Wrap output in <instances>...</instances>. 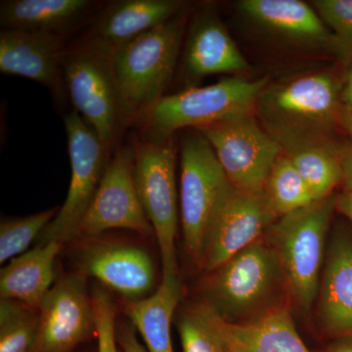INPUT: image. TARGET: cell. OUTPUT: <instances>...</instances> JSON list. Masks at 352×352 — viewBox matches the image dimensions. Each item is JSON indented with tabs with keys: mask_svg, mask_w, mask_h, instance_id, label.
<instances>
[{
	"mask_svg": "<svg viewBox=\"0 0 352 352\" xmlns=\"http://www.w3.org/2000/svg\"><path fill=\"white\" fill-rule=\"evenodd\" d=\"M186 7L164 24L129 41L110 56L129 126L138 124L163 98L177 68L186 32Z\"/></svg>",
	"mask_w": 352,
	"mask_h": 352,
	"instance_id": "cell-1",
	"label": "cell"
},
{
	"mask_svg": "<svg viewBox=\"0 0 352 352\" xmlns=\"http://www.w3.org/2000/svg\"><path fill=\"white\" fill-rule=\"evenodd\" d=\"M266 85L265 78H230L166 95L138 122L141 136L152 142H164L182 129H199L250 115Z\"/></svg>",
	"mask_w": 352,
	"mask_h": 352,
	"instance_id": "cell-2",
	"label": "cell"
},
{
	"mask_svg": "<svg viewBox=\"0 0 352 352\" xmlns=\"http://www.w3.org/2000/svg\"><path fill=\"white\" fill-rule=\"evenodd\" d=\"M338 196L331 195L292 214L270 227V245L296 305L307 312L318 295L326 236Z\"/></svg>",
	"mask_w": 352,
	"mask_h": 352,
	"instance_id": "cell-3",
	"label": "cell"
},
{
	"mask_svg": "<svg viewBox=\"0 0 352 352\" xmlns=\"http://www.w3.org/2000/svg\"><path fill=\"white\" fill-rule=\"evenodd\" d=\"M134 182L161 252L163 278L179 276L175 239L178 226L175 150L173 139L152 142L142 136L131 139Z\"/></svg>",
	"mask_w": 352,
	"mask_h": 352,
	"instance_id": "cell-4",
	"label": "cell"
},
{
	"mask_svg": "<svg viewBox=\"0 0 352 352\" xmlns=\"http://www.w3.org/2000/svg\"><path fill=\"white\" fill-rule=\"evenodd\" d=\"M63 71L67 92L76 112L113 154L129 124L110 58L72 44L64 55Z\"/></svg>",
	"mask_w": 352,
	"mask_h": 352,
	"instance_id": "cell-5",
	"label": "cell"
},
{
	"mask_svg": "<svg viewBox=\"0 0 352 352\" xmlns=\"http://www.w3.org/2000/svg\"><path fill=\"white\" fill-rule=\"evenodd\" d=\"M281 275L275 252L259 239L210 273L207 302L223 320L244 323L270 300Z\"/></svg>",
	"mask_w": 352,
	"mask_h": 352,
	"instance_id": "cell-6",
	"label": "cell"
},
{
	"mask_svg": "<svg viewBox=\"0 0 352 352\" xmlns=\"http://www.w3.org/2000/svg\"><path fill=\"white\" fill-rule=\"evenodd\" d=\"M180 168L183 239L189 256L201 265L208 224L229 180L212 145L197 129L182 139Z\"/></svg>",
	"mask_w": 352,
	"mask_h": 352,
	"instance_id": "cell-7",
	"label": "cell"
},
{
	"mask_svg": "<svg viewBox=\"0 0 352 352\" xmlns=\"http://www.w3.org/2000/svg\"><path fill=\"white\" fill-rule=\"evenodd\" d=\"M64 124L71 162V182L63 206L39 236L38 245L53 241L64 245L76 239L78 226L113 155L75 110L65 116Z\"/></svg>",
	"mask_w": 352,
	"mask_h": 352,
	"instance_id": "cell-8",
	"label": "cell"
},
{
	"mask_svg": "<svg viewBox=\"0 0 352 352\" xmlns=\"http://www.w3.org/2000/svg\"><path fill=\"white\" fill-rule=\"evenodd\" d=\"M212 145L229 182L248 192L263 191L281 145L251 115L197 129Z\"/></svg>",
	"mask_w": 352,
	"mask_h": 352,
	"instance_id": "cell-9",
	"label": "cell"
},
{
	"mask_svg": "<svg viewBox=\"0 0 352 352\" xmlns=\"http://www.w3.org/2000/svg\"><path fill=\"white\" fill-rule=\"evenodd\" d=\"M276 219L264 190L244 191L229 182L208 224L201 267L214 272L248 245L261 239L263 231Z\"/></svg>",
	"mask_w": 352,
	"mask_h": 352,
	"instance_id": "cell-10",
	"label": "cell"
},
{
	"mask_svg": "<svg viewBox=\"0 0 352 352\" xmlns=\"http://www.w3.org/2000/svg\"><path fill=\"white\" fill-rule=\"evenodd\" d=\"M112 229H126L144 237L154 234L136 190L131 144L120 145L113 153L94 200L78 226L76 239L97 237Z\"/></svg>",
	"mask_w": 352,
	"mask_h": 352,
	"instance_id": "cell-11",
	"label": "cell"
},
{
	"mask_svg": "<svg viewBox=\"0 0 352 352\" xmlns=\"http://www.w3.org/2000/svg\"><path fill=\"white\" fill-rule=\"evenodd\" d=\"M38 330L34 352H71L96 333L91 296L85 278L58 280L38 307Z\"/></svg>",
	"mask_w": 352,
	"mask_h": 352,
	"instance_id": "cell-12",
	"label": "cell"
},
{
	"mask_svg": "<svg viewBox=\"0 0 352 352\" xmlns=\"http://www.w3.org/2000/svg\"><path fill=\"white\" fill-rule=\"evenodd\" d=\"M263 115L285 135L319 129L333 120L340 98L337 83L327 74L296 78L261 95Z\"/></svg>",
	"mask_w": 352,
	"mask_h": 352,
	"instance_id": "cell-13",
	"label": "cell"
},
{
	"mask_svg": "<svg viewBox=\"0 0 352 352\" xmlns=\"http://www.w3.org/2000/svg\"><path fill=\"white\" fill-rule=\"evenodd\" d=\"M85 240L78 252V264L83 274L94 277L106 288L136 300L150 296L156 282L151 256L136 245L101 240Z\"/></svg>",
	"mask_w": 352,
	"mask_h": 352,
	"instance_id": "cell-14",
	"label": "cell"
},
{
	"mask_svg": "<svg viewBox=\"0 0 352 352\" xmlns=\"http://www.w3.org/2000/svg\"><path fill=\"white\" fill-rule=\"evenodd\" d=\"M187 4L180 0H116L100 7L75 45L110 58L116 50L164 24Z\"/></svg>",
	"mask_w": 352,
	"mask_h": 352,
	"instance_id": "cell-15",
	"label": "cell"
},
{
	"mask_svg": "<svg viewBox=\"0 0 352 352\" xmlns=\"http://www.w3.org/2000/svg\"><path fill=\"white\" fill-rule=\"evenodd\" d=\"M66 43L59 34L1 30L0 72L39 83L64 105L69 99L63 71Z\"/></svg>",
	"mask_w": 352,
	"mask_h": 352,
	"instance_id": "cell-16",
	"label": "cell"
},
{
	"mask_svg": "<svg viewBox=\"0 0 352 352\" xmlns=\"http://www.w3.org/2000/svg\"><path fill=\"white\" fill-rule=\"evenodd\" d=\"M183 73L190 82L249 68L247 60L212 9L198 11L189 25Z\"/></svg>",
	"mask_w": 352,
	"mask_h": 352,
	"instance_id": "cell-17",
	"label": "cell"
},
{
	"mask_svg": "<svg viewBox=\"0 0 352 352\" xmlns=\"http://www.w3.org/2000/svg\"><path fill=\"white\" fill-rule=\"evenodd\" d=\"M101 4L92 0H4L0 2L1 30L48 32L68 38L87 25Z\"/></svg>",
	"mask_w": 352,
	"mask_h": 352,
	"instance_id": "cell-18",
	"label": "cell"
},
{
	"mask_svg": "<svg viewBox=\"0 0 352 352\" xmlns=\"http://www.w3.org/2000/svg\"><path fill=\"white\" fill-rule=\"evenodd\" d=\"M318 318L326 332L352 336V235L333 237L319 286Z\"/></svg>",
	"mask_w": 352,
	"mask_h": 352,
	"instance_id": "cell-19",
	"label": "cell"
},
{
	"mask_svg": "<svg viewBox=\"0 0 352 352\" xmlns=\"http://www.w3.org/2000/svg\"><path fill=\"white\" fill-rule=\"evenodd\" d=\"M242 12L271 32L300 43L329 46L332 34L319 14L300 0H243Z\"/></svg>",
	"mask_w": 352,
	"mask_h": 352,
	"instance_id": "cell-20",
	"label": "cell"
},
{
	"mask_svg": "<svg viewBox=\"0 0 352 352\" xmlns=\"http://www.w3.org/2000/svg\"><path fill=\"white\" fill-rule=\"evenodd\" d=\"M62 247L63 244L53 241L11 259L0 272L1 300H16L38 310L53 286L55 258Z\"/></svg>",
	"mask_w": 352,
	"mask_h": 352,
	"instance_id": "cell-21",
	"label": "cell"
},
{
	"mask_svg": "<svg viewBox=\"0 0 352 352\" xmlns=\"http://www.w3.org/2000/svg\"><path fill=\"white\" fill-rule=\"evenodd\" d=\"M182 296L179 276L162 277L154 294L124 303V314L142 337L148 352H173L171 324Z\"/></svg>",
	"mask_w": 352,
	"mask_h": 352,
	"instance_id": "cell-22",
	"label": "cell"
},
{
	"mask_svg": "<svg viewBox=\"0 0 352 352\" xmlns=\"http://www.w3.org/2000/svg\"><path fill=\"white\" fill-rule=\"evenodd\" d=\"M229 342L248 352H311L296 330L291 311L276 307L244 323L226 321Z\"/></svg>",
	"mask_w": 352,
	"mask_h": 352,
	"instance_id": "cell-23",
	"label": "cell"
},
{
	"mask_svg": "<svg viewBox=\"0 0 352 352\" xmlns=\"http://www.w3.org/2000/svg\"><path fill=\"white\" fill-rule=\"evenodd\" d=\"M177 327L182 352H229L230 349L226 320L207 300L183 309Z\"/></svg>",
	"mask_w": 352,
	"mask_h": 352,
	"instance_id": "cell-24",
	"label": "cell"
},
{
	"mask_svg": "<svg viewBox=\"0 0 352 352\" xmlns=\"http://www.w3.org/2000/svg\"><path fill=\"white\" fill-rule=\"evenodd\" d=\"M289 159L311 192L315 201L333 195L342 179V164L337 155L318 144H300L294 148Z\"/></svg>",
	"mask_w": 352,
	"mask_h": 352,
	"instance_id": "cell-25",
	"label": "cell"
},
{
	"mask_svg": "<svg viewBox=\"0 0 352 352\" xmlns=\"http://www.w3.org/2000/svg\"><path fill=\"white\" fill-rule=\"evenodd\" d=\"M277 217L292 214L315 201L311 192L289 157H280L264 187Z\"/></svg>",
	"mask_w": 352,
	"mask_h": 352,
	"instance_id": "cell-26",
	"label": "cell"
},
{
	"mask_svg": "<svg viewBox=\"0 0 352 352\" xmlns=\"http://www.w3.org/2000/svg\"><path fill=\"white\" fill-rule=\"evenodd\" d=\"M38 311L16 300L0 302V352H34Z\"/></svg>",
	"mask_w": 352,
	"mask_h": 352,
	"instance_id": "cell-27",
	"label": "cell"
},
{
	"mask_svg": "<svg viewBox=\"0 0 352 352\" xmlns=\"http://www.w3.org/2000/svg\"><path fill=\"white\" fill-rule=\"evenodd\" d=\"M58 208H50L38 214L22 219L6 220L0 226V263L17 258L32 241L39 238L44 229L54 219Z\"/></svg>",
	"mask_w": 352,
	"mask_h": 352,
	"instance_id": "cell-28",
	"label": "cell"
},
{
	"mask_svg": "<svg viewBox=\"0 0 352 352\" xmlns=\"http://www.w3.org/2000/svg\"><path fill=\"white\" fill-rule=\"evenodd\" d=\"M314 9L332 34L328 48L352 64V0H316Z\"/></svg>",
	"mask_w": 352,
	"mask_h": 352,
	"instance_id": "cell-29",
	"label": "cell"
},
{
	"mask_svg": "<svg viewBox=\"0 0 352 352\" xmlns=\"http://www.w3.org/2000/svg\"><path fill=\"white\" fill-rule=\"evenodd\" d=\"M92 307H94L96 335L98 338V352H122L120 351L116 327L115 303L110 293L101 287L92 291Z\"/></svg>",
	"mask_w": 352,
	"mask_h": 352,
	"instance_id": "cell-30",
	"label": "cell"
},
{
	"mask_svg": "<svg viewBox=\"0 0 352 352\" xmlns=\"http://www.w3.org/2000/svg\"><path fill=\"white\" fill-rule=\"evenodd\" d=\"M118 342L122 352H148L138 339V331L131 325H120L117 331Z\"/></svg>",
	"mask_w": 352,
	"mask_h": 352,
	"instance_id": "cell-31",
	"label": "cell"
},
{
	"mask_svg": "<svg viewBox=\"0 0 352 352\" xmlns=\"http://www.w3.org/2000/svg\"><path fill=\"white\" fill-rule=\"evenodd\" d=\"M342 164V180L346 184V192L352 194V146L346 150L340 159Z\"/></svg>",
	"mask_w": 352,
	"mask_h": 352,
	"instance_id": "cell-32",
	"label": "cell"
},
{
	"mask_svg": "<svg viewBox=\"0 0 352 352\" xmlns=\"http://www.w3.org/2000/svg\"><path fill=\"white\" fill-rule=\"evenodd\" d=\"M337 210L352 222V194L346 191L338 196Z\"/></svg>",
	"mask_w": 352,
	"mask_h": 352,
	"instance_id": "cell-33",
	"label": "cell"
},
{
	"mask_svg": "<svg viewBox=\"0 0 352 352\" xmlns=\"http://www.w3.org/2000/svg\"><path fill=\"white\" fill-rule=\"evenodd\" d=\"M340 98L346 104L347 110L352 111V64L347 72L346 82L340 94Z\"/></svg>",
	"mask_w": 352,
	"mask_h": 352,
	"instance_id": "cell-34",
	"label": "cell"
},
{
	"mask_svg": "<svg viewBox=\"0 0 352 352\" xmlns=\"http://www.w3.org/2000/svg\"><path fill=\"white\" fill-rule=\"evenodd\" d=\"M327 352H352V336L340 338L338 342L329 347Z\"/></svg>",
	"mask_w": 352,
	"mask_h": 352,
	"instance_id": "cell-35",
	"label": "cell"
},
{
	"mask_svg": "<svg viewBox=\"0 0 352 352\" xmlns=\"http://www.w3.org/2000/svg\"><path fill=\"white\" fill-rule=\"evenodd\" d=\"M344 126L352 135V111L347 110L344 117Z\"/></svg>",
	"mask_w": 352,
	"mask_h": 352,
	"instance_id": "cell-36",
	"label": "cell"
},
{
	"mask_svg": "<svg viewBox=\"0 0 352 352\" xmlns=\"http://www.w3.org/2000/svg\"><path fill=\"white\" fill-rule=\"evenodd\" d=\"M227 335V333H226ZM229 352H248L244 351V349H240V347H237L235 346H233L232 344L230 342V349H229Z\"/></svg>",
	"mask_w": 352,
	"mask_h": 352,
	"instance_id": "cell-37",
	"label": "cell"
}]
</instances>
